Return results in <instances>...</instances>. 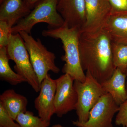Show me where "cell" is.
Masks as SVG:
<instances>
[{
	"label": "cell",
	"mask_w": 127,
	"mask_h": 127,
	"mask_svg": "<svg viewBox=\"0 0 127 127\" xmlns=\"http://www.w3.org/2000/svg\"><path fill=\"white\" fill-rule=\"evenodd\" d=\"M31 10L33 9L38 3L43 0H23Z\"/></svg>",
	"instance_id": "obj_23"
},
{
	"label": "cell",
	"mask_w": 127,
	"mask_h": 127,
	"mask_svg": "<svg viewBox=\"0 0 127 127\" xmlns=\"http://www.w3.org/2000/svg\"><path fill=\"white\" fill-rule=\"evenodd\" d=\"M86 78L83 82L74 81V88L77 95L76 107L78 122L83 123L89 118L92 108L100 98L106 93L101 83L88 71L86 74Z\"/></svg>",
	"instance_id": "obj_6"
},
{
	"label": "cell",
	"mask_w": 127,
	"mask_h": 127,
	"mask_svg": "<svg viewBox=\"0 0 127 127\" xmlns=\"http://www.w3.org/2000/svg\"><path fill=\"white\" fill-rule=\"evenodd\" d=\"M125 74H126V75H127V70H126V72H125Z\"/></svg>",
	"instance_id": "obj_27"
},
{
	"label": "cell",
	"mask_w": 127,
	"mask_h": 127,
	"mask_svg": "<svg viewBox=\"0 0 127 127\" xmlns=\"http://www.w3.org/2000/svg\"><path fill=\"white\" fill-rule=\"evenodd\" d=\"M115 123L118 126L127 127V99L119 106Z\"/></svg>",
	"instance_id": "obj_22"
},
{
	"label": "cell",
	"mask_w": 127,
	"mask_h": 127,
	"mask_svg": "<svg viewBox=\"0 0 127 127\" xmlns=\"http://www.w3.org/2000/svg\"><path fill=\"white\" fill-rule=\"evenodd\" d=\"M4 0H0V4H1L2 2L4 1Z\"/></svg>",
	"instance_id": "obj_26"
},
{
	"label": "cell",
	"mask_w": 127,
	"mask_h": 127,
	"mask_svg": "<svg viewBox=\"0 0 127 127\" xmlns=\"http://www.w3.org/2000/svg\"><path fill=\"white\" fill-rule=\"evenodd\" d=\"M15 121L21 127H48L50 124V123L34 116L33 113L28 111L20 114Z\"/></svg>",
	"instance_id": "obj_18"
},
{
	"label": "cell",
	"mask_w": 127,
	"mask_h": 127,
	"mask_svg": "<svg viewBox=\"0 0 127 127\" xmlns=\"http://www.w3.org/2000/svg\"><path fill=\"white\" fill-rule=\"evenodd\" d=\"M112 51L114 66L125 73L127 69V45L112 42Z\"/></svg>",
	"instance_id": "obj_17"
},
{
	"label": "cell",
	"mask_w": 127,
	"mask_h": 127,
	"mask_svg": "<svg viewBox=\"0 0 127 127\" xmlns=\"http://www.w3.org/2000/svg\"><path fill=\"white\" fill-rule=\"evenodd\" d=\"M52 127H64L60 124H57L56 125H53Z\"/></svg>",
	"instance_id": "obj_24"
},
{
	"label": "cell",
	"mask_w": 127,
	"mask_h": 127,
	"mask_svg": "<svg viewBox=\"0 0 127 127\" xmlns=\"http://www.w3.org/2000/svg\"><path fill=\"white\" fill-rule=\"evenodd\" d=\"M6 47L0 48V78L12 85L27 82L23 77L15 72L9 64Z\"/></svg>",
	"instance_id": "obj_16"
},
{
	"label": "cell",
	"mask_w": 127,
	"mask_h": 127,
	"mask_svg": "<svg viewBox=\"0 0 127 127\" xmlns=\"http://www.w3.org/2000/svg\"><path fill=\"white\" fill-rule=\"evenodd\" d=\"M56 89V79L48 74L42 82L40 93L34 101L35 108L39 117L47 122L55 114V96Z\"/></svg>",
	"instance_id": "obj_9"
},
{
	"label": "cell",
	"mask_w": 127,
	"mask_h": 127,
	"mask_svg": "<svg viewBox=\"0 0 127 127\" xmlns=\"http://www.w3.org/2000/svg\"><path fill=\"white\" fill-rule=\"evenodd\" d=\"M103 27L108 32L112 42L127 45V15H111Z\"/></svg>",
	"instance_id": "obj_15"
},
{
	"label": "cell",
	"mask_w": 127,
	"mask_h": 127,
	"mask_svg": "<svg viewBox=\"0 0 127 127\" xmlns=\"http://www.w3.org/2000/svg\"><path fill=\"white\" fill-rule=\"evenodd\" d=\"M11 28L6 22L0 21V48L7 46Z\"/></svg>",
	"instance_id": "obj_20"
},
{
	"label": "cell",
	"mask_w": 127,
	"mask_h": 127,
	"mask_svg": "<svg viewBox=\"0 0 127 127\" xmlns=\"http://www.w3.org/2000/svg\"><path fill=\"white\" fill-rule=\"evenodd\" d=\"M127 77L125 73L119 68H116L109 79L100 83L104 91L111 95L118 106L127 99Z\"/></svg>",
	"instance_id": "obj_13"
},
{
	"label": "cell",
	"mask_w": 127,
	"mask_h": 127,
	"mask_svg": "<svg viewBox=\"0 0 127 127\" xmlns=\"http://www.w3.org/2000/svg\"><path fill=\"white\" fill-rule=\"evenodd\" d=\"M14 120L0 103V127H21Z\"/></svg>",
	"instance_id": "obj_21"
},
{
	"label": "cell",
	"mask_w": 127,
	"mask_h": 127,
	"mask_svg": "<svg viewBox=\"0 0 127 127\" xmlns=\"http://www.w3.org/2000/svg\"><path fill=\"white\" fill-rule=\"evenodd\" d=\"M55 114L62 117L68 112L76 110L77 95L74 88V80L70 75L64 74L56 79Z\"/></svg>",
	"instance_id": "obj_8"
},
{
	"label": "cell",
	"mask_w": 127,
	"mask_h": 127,
	"mask_svg": "<svg viewBox=\"0 0 127 127\" xmlns=\"http://www.w3.org/2000/svg\"><path fill=\"white\" fill-rule=\"evenodd\" d=\"M28 100L14 89L4 91L0 96V103L14 120L20 114L27 111Z\"/></svg>",
	"instance_id": "obj_14"
},
{
	"label": "cell",
	"mask_w": 127,
	"mask_h": 127,
	"mask_svg": "<svg viewBox=\"0 0 127 127\" xmlns=\"http://www.w3.org/2000/svg\"><path fill=\"white\" fill-rule=\"evenodd\" d=\"M31 10L23 0H4L0 7V21L12 28L30 14Z\"/></svg>",
	"instance_id": "obj_12"
},
{
	"label": "cell",
	"mask_w": 127,
	"mask_h": 127,
	"mask_svg": "<svg viewBox=\"0 0 127 127\" xmlns=\"http://www.w3.org/2000/svg\"><path fill=\"white\" fill-rule=\"evenodd\" d=\"M58 0H43L34 7L30 14L11 28L12 34L24 31L31 34L32 28L38 23H45L48 29H54L64 25L63 18L58 12L57 5Z\"/></svg>",
	"instance_id": "obj_3"
},
{
	"label": "cell",
	"mask_w": 127,
	"mask_h": 127,
	"mask_svg": "<svg viewBox=\"0 0 127 127\" xmlns=\"http://www.w3.org/2000/svg\"><path fill=\"white\" fill-rule=\"evenodd\" d=\"M57 9L69 28L81 29L86 23L85 0H58Z\"/></svg>",
	"instance_id": "obj_11"
},
{
	"label": "cell",
	"mask_w": 127,
	"mask_h": 127,
	"mask_svg": "<svg viewBox=\"0 0 127 127\" xmlns=\"http://www.w3.org/2000/svg\"><path fill=\"white\" fill-rule=\"evenodd\" d=\"M6 49L9 60L15 63L14 68L17 73L24 77L35 92H40L41 84L32 65L24 40L19 33L11 34Z\"/></svg>",
	"instance_id": "obj_5"
},
{
	"label": "cell",
	"mask_w": 127,
	"mask_h": 127,
	"mask_svg": "<svg viewBox=\"0 0 127 127\" xmlns=\"http://www.w3.org/2000/svg\"><path fill=\"white\" fill-rule=\"evenodd\" d=\"M80 29L77 28H69L65 25L54 29L43 30V36L59 39L61 41L65 55L62 59L65 63L63 72L71 77L74 81L83 82L86 74L82 67L79 47V35Z\"/></svg>",
	"instance_id": "obj_2"
},
{
	"label": "cell",
	"mask_w": 127,
	"mask_h": 127,
	"mask_svg": "<svg viewBox=\"0 0 127 127\" xmlns=\"http://www.w3.org/2000/svg\"><path fill=\"white\" fill-rule=\"evenodd\" d=\"M30 55L32 65L41 84L49 71L58 73L60 70L55 64L56 57L47 50L39 39L36 40L26 32H19Z\"/></svg>",
	"instance_id": "obj_4"
},
{
	"label": "cell",
	"mask_w": 127,
	"mask_h": 127,
	"mask_svg": "<svg viewBox=\"0 0 127 127\" xmlns=\"http://www.w3.org/2000/svg\"><path fill=\"white\" fill-rule=\"evenodd\" d=\"M111 6V15H127V0H109Z\"/></svg>",
	"instance_id": "obj_19"
},
{
	"label": "cell",
	"mask_w": 127,
	"mask_h": 127,
	"mask_svg": "<svg viewBox=\"0 0 127 127\" xmlns=\"http://www.w3.org/2000/svg\"><path fill=\"white\" fill-rule=\"evenodd\" d=\"M86 22L80 29L82 31H95L103 27L111 15L109 0H85Z\"/></svg>",
	"instance_id": "obj_10"
},
{
	"label": "cell",
	"mask_w": 127,
	"mask_h": 127,
	"mask_svg": "<svg viewBox=\"0 0 127 127\" xmlns=\"http://www.w3.org/2000/svg\"><path fill=\"white\" fill-rule=\"evenodd\" d=\"M126 91H127V79H126Z\"/></svg>",
	"instance_id": "obj_25"
},
{
	"label": "cell",
	"mask_w": 127,
	"mask_h": 127,
	"mask_svg": "<svg viewBox=\"0 0 127 127\" xmlns=\"http://www.w3.org/2000/svg\"><path fill=\"white\" fill-rule=\"evenodd\" d=\"M112 43L109 33L104 27L95 31H79L82 67L100 83L109 79L116 68L113 61Z\"/></svg>",
	"instance_id": "obj_1"
},
{
	"label": "cell",
	"mask_w": 127,
	"mask_h": 127,
	"mask_svg": "<svg viewBox=\"0 0 127 127\" xmlns=\"http://www.w3.org/2000/svg\"><path fill=\"white\" fill-rule=\"evenodd\" d=\"M119 109V106L111 95L106 93L91 109L87 122L81 123L72 121V124L78 127H114L113 119Z\"/></svg>",
	"instance_id": "obj_7"
}]
</instances>
